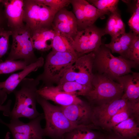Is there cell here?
<instances>
[{
  "label": "cell",
  "mask_w": 139,
  "mask_h": 139,
  "mask_svg": "<svg viewBox=\"0 0 139 139\" xmlns=\"http://www.w3.org/2000/svg\"><path fill=\"white\" fill-rule=\"evenodd\" d=\"M37 92L45 99L52 101L62 107L80 103L83 101L78 97L60 91L57 86H44L38 89Z\"/></svg>",
  "instance_id": "obj_14"
},
{
  "label": "cell",
  "mask_w": 139,
  "mask_h": 139,
  "mask_svg": "<svg viewBox=\"0 0 139 139\" xmlns=\"http://www.w3.org/2000/svg\"><path fill=\"white\" fill-rule=\"evenodd\" d=\"M135 139H139V137H138L137 138H136Z\"/></svg>",
  "instance_id": "obj_41"
},
{
  "label": "cell",
  "mask_w": 139,
  "mask_h": 139,
  "mask_svg": "<svg viewBox=\"0 0 139 139\" xmlns=\"http://www.w3.org/2000/svg\"><path fill=\"white\" fill-rule=\"evenodd\" d=\"M37 102L42 108L46 125L45 136L52 139H62L64 135L73 129L80 127H91L90 125L77 126L72 123L66 117L60 106H55L38 94Z\"/></svg>",
  "instance_id": "obj_2"
},
{
  "label": "cell",
  "mask_w": 139,
  "mask_h": 139,
  "mask_svg": "<svg viewBox=\"0 0 139 139\" xmlns=\"http://www.w3.org/2000/svg\"><path fill=\"white\" fill-rule=\"evenodd\" d=\"M57 86L60 91L78 97L79 96H85L90 88L75 81L60 83Z\"/></svg>",
  "instance_id": "obj_23"
},
{
  "label": "cell",
  "mask_w": 139,
  "mask_h": 139,
  "mask_svg": "<svg viewBox=\"0 0 139 139\" xmlns=\"http://www.w3.org/2000/svg\"><path fill=\"white\" fill-rule=\"evenodd\" d=\"M12 103L11 100H8L5 105L0 104V111L3 112V115L5 116L9 117L11 112V106Z\"/></svg>",
  "instance_id": "obj_36"
},
{
  "label": "cell",
  "mask_w": 139,
  "mask_h": 139,
  "mask_svg": "<svg viewBox=\"0 0 139 139\" xmlns=\"http://www.w3.org/2000/svg\"><path fill=\"white\" fill-rule=\"evenodd\" d=\"M80 56L70 53L52 50L46 56L43 72L36 78L39 81H42L45 86L51 85L53 82L58 83Z\"/></svg>",
  "instance_id": "obj_4"
},
{
  "label": "cell",
  "mask_w": 139,
  "mask_h": 139,
  "mask_svg": "<svg viewBox=\"0 0 139 139\" xmlns=\"http://www.w3.org/2000/svg\"><path fill=\"white\" fill-rule=\"evenodd\" d=\"M89 127L75 128L65 134L62 139H98V136Z\"/></svg>",
  "instance_id": "obj_24"
},
{
  "label": "cell",
  "mask_w": 139,
  "mask_h": 139,
  "mask_svg": "<svg viewBox=\"0 0 139 139\" xmlns=\"http://www.w3.org/2000/svg\"><path fill=\"white\" fill-rule=\"evenodd\" d=\"M70 4L77 21L78 31L84 29L86 27L81 0H71Z\"/></svg>",
  "instance_id": "obj_27"
},
{
  "label": "cell",
  "mask_w": 139,
  "mask_h": 139,
  "mask_svg": "<svg viewBox=\"0 0 139 139\" xmlns=\"http://www.w3.org/2000/svg\"><path fill=\"white\" fill-rule=\"evenodd\" d=\"M104 30L111 39L117 38L125 33V25L118 11L110 13Z\"/></svg>",
  "instance_id": "obj_19"
},
{
  "label": "cell",
  "mask_w": 139,
  "mask_h": 139,
  "mask_svg": "<svg viewBox=\"0 0 139 139\" xmlns=\"http://www.w3.org/2000/svg\"><path fill=\"white\" fill-rule=\"evenodd\" d=\"M128 100L121 98L92 107L91 121L95 126L105 128L111 117L125 106Z\"/></svg>",
  "instance_id": "obj_12"
},
{
  "label": "cell",
  "mask_w": 139,
  "mask_h": 139,
  "mask_svg": "<svg viewBox=\"0 0 139 139\" xmlns=\"http://www.w3.org/2000/svg\"><path fill=\"white\" fill-rule=\"evenodd\" d=\"M124 93L122 85L106 75L94 74L91 86L85 96L91 103L98 105L121 98Z\"/></svg>",
  "instance_id": "obj_5"
},
{
  "label": "cell",
  "mask_w": 139,
  "mask_h": 139,
  "mask_svg": "<svg viewBox=\"0 0 139 139\" xmlns=\"http://www.w3.org/2000/svg\"><path fill=\"white\" fill-rule=\"evenodd\" d=\"M24 2L23 22L31 31L52 28L54 18L58 11L36 0H24Z\"/></svg>",
  "instance_id": "obj_6"
},
{
  "label": "cell",
  "mask_w": 139,
  "mask_h": 139,
  "mask_svg": "<svg viewBox=\"0 0 139 139\" xmlns=\"http://www.w3.org/2000/svg\"><path fill=\"white\" fill-rule=\"evenodd\" d=\"M85 18L86 28L94 24L99 18H103L105 15L110 13L100 11L87 1L81 0Z\"/></svg>",
  "instance_id": "obj_22"
},
{
  "label": "cell",
  "mask_w": 139,
  "mask_h": 139,
  "mask_svg": "<svg viewBox=\"0 0 139 139\" xmlns=\"http://www.w3.org/2000/svg\"><path fill=\"white\" fill-rule=\"evenodd\" d=\"M123 86V94L122 98L128 100L139 99V73L133 72L116 78L115 80Z\"/></svg>",
  "instance_id": "obj_17"
},
{
  "label": "cell",
  "mask_w": 139,
  "mask_h": 139,
  "mask_svg": "<svg viewBox=\"0 0 139 139\" xmlns=\"http://www.w3.org/2000/svg\"><path fill=\"white\" fill-rule=\"evenodd\" d=\"M105 34L104 29L94 24L78 31L73 38L75 51L80 56L96 51L102 44L101 38Z\"/></svg>",
  "instance_id": "obj_10"
},
{
  "label": "cell",
  "mask_w": 139,
  "mask_h": 139,
  "mask_svg": "<svg viewBox=\"0 0 139 139\" xmlns=\"http://www.w3.org/2000/svg\"><path fill=\"white\" fill-rule=\"evenodd\" d=\"M31 31V40L34 49L45 51L51 48L56 31L52 27Z\"/></svg>",
  "instance_id": "obj_18"
},
{
  "label": "cell",
  "mask_w": 139,
  "mask_h": 139,
  "mask_svg": "<svg viewBox=\"0 0 139 139\" xmlns=\"http://www.w3.org/2000/svg\"><path fill=\"white\" fill-rule=\"evenodd\" d=\"M44 62V58L41 57L36 62L27 65L21 71L12 74L5 81L0 82V104L2 105L6 100L8 95L13 92L23 79L42 67Z\"/></svg>",
  "instance_id": "obj_11"
},
{
  "label": "cell",
  "mask_w": 139,
  "mask_h": 139,
  "mask_svg": "<svg viewBox=\"0 0 139 139\" xmlns=\"http://www.w3.org/2000/svg\"><path fill=\"white\" fill-rule=\"evenodd\" d=\"M105 46L109 48L112 53H117L121 55V50L119 41V37L115 39H111L110 42Z\"/></svg>",
  "instance_id": "obj_34"
},
{
  "label": "cell",
  "mask_w": 139,
  "mask_h": 139,
  "mask_svg": "<svg viewBox=\"0 0 139 139\" xmlns=\"http://www.w3.org/2000/svg\"><path fill=\"white\" fill-rule=\"evenodd\" d=\"M95 55L93 52L80 56L66 72L59 83L75 81L90 88Z\"/></svg>",
  "instance_id": "obj_8"
},
{
  "label": "cell",
  "mask_w": 139,
  "mask_h": 139,
  "mask_svg": "<svg viewBox=\"0 0 139 139\" xmlns=\"http://www.w3.org/2000/svg\"><path fill=\"white\" fill-rule=\"evenodd\" d=\"M40 3L58 11L65 8L70 4L71 0H36Z\"/></svg>",
  "instance_id": "obj_33"
},
{
  "label": "cell",
  "mask_w": 139,
  "mask_h": 139,
  "mask_svg": "<svg viewBox=\"0 0 139 139\" xmlns=\"http://www.w3.org/2000/svg\"><path fill=\"white\" fill-rule=\"evenodd\" d=\"M12 31L6 28H0V59L7 52L9 49V39Z\"/></svg>",
  "instance_id": "obj_29"
},
{
  "label": "cell",
  "mask_w": 139,
  "mask_h": 139,
  "mask_svg": "<svg viewBox=\"0 0 139 139\" xmlns=\"http://www.w3.org/2000/svg\"><path fill=\"white\" fill-rule=\"evenodd\" d=\"M126 58L135 62L138 65L139 63V37L136 35L128 50Z\"/></svg>",
  "instance_id": "obj_31"
},
{
  "label": "cell",
  "mask_w": 139,
  "mask_h": 139,
  "mask_svg": "<svg viewBox=\"0 0 139 139\" xmlns=\"http://www.w3.org/2000/svg\"><path fill=\"white\" fill-rule=\"evenodd\" d=\"M131 31L136 35L139 34V1L137 0L132 15L128 22Z\"/></svg>",
  "instance_id": "obj_32"
},
{
  "label": "cell",
  "mask_w": 139,
  "mask_h": 139,
  "mask_svg": "<svg viewBox=\"0 0 139 139\" xmlns=\"http://www.w3.org/2000/svg\"><path fill=\"white\" fill-rule=\"evenodd\" d=\"M39 81L36 78L26 77L19 84L20 89L13 91L15 102L9 117L11 119L24 117L31 120L41 114L36 108L37 87Z\"/></svg>",
  "instance_id": "obj_1"
},
{
  "label": "cell",
  "mask_w": 139,
  "mask_h": 139,
  "mask_svg": "<svg viewBox=\"0 0 139 139\" xmlns=\"http://www.w3.org/2000/svg\"><path fill=\"white\" fill-rule=\"evenodd\" d=\"M67 118L73 124L77 126L93 125L91 121L92 107L83 101L64 107L60 106Z\"/></svg>",
  "instance_id": "obj_13"
},
{
  "label": "cell",
  "mask_w": 139,
  "mask_h": 139,
  "mask_svg": "<svg viewBox=\"0 0 139 139\" xmlns=\"http://www.w3.org/2000/svg\"><path fill=\"white\" fill-rule=\"evenodd\" d=\"M136 35L131 31L129 32H125L119 37L121 50V56L126 59H127L126 55L128 50Z\"/></svg>",
  "instance_id": "obj_30"
},
{
  "label": "cell",
  "mask_w": 139,
  "mask_h": 139,
  "mask_svg": "<svg viewBox=\"0 0 139 139\" xmlns=\"http://www.w3.org/2000/svg\"><path fill=\"white\" fill-rule=\"evenodd\" d=\"M3 0H0V4L2 3Z\"/></svg>",
  "instance_id": "obj_40"
},
{
  "label": "cell",
  "mask_w": 139,
  "mask_h": 139,
  "mask_svg": "<svg viewBox=\"0 0 139 139\" xmlns=\"http://www.w3.org/2000/svg\"><path fill=\"white\" fill-rule=\"evenodd\" d=\"M56 31L52 45V50L77 54L73 48V38L66 34L57 31Z\"/></svg>",
  "instance_id": "obj_20"
},
{
  "label": "cell",
  "mask_w": 139,
  "mask_h": 139,
  "mask_svg": "<svg viewBox=\"0 0 139 139\" xmlns=\"http://www.w3.org/2000/svg\"><path fill=\"white\" fill-rule=\"evenodd\" d=\"M10 133L9 132H7L5 137V139H10Z\"/></svg>",
  "instance_id": "obj_38"
},
{
  "label": "cell",
  "mask_w": 139,
  "mask_h": 139,
  "mask_svg": "<svg viewBox=\"0 0 139 139\" xmlns=\"http://www.w3.org/2000/svg\"><path fill=\"white\" fill-rule=\"evenodd\" d=\"M7 26V21L4 8L2 3L0 4V28H5Z\"/></svg>",
  "instance_id": "obj_35"
},
{
  "label": "cell",
  "mask_w": 139,
  "mask_h": 139,
  "mask_svg": "<svg viewBox=\"0 0 139 139\" xmlns=\"http://www.w3.org/2000/svg\"><path fill=\"white\" fill-rule=\"evenodd\" d=\"M11 30L12 42L6 59L22 60L28 65L36 62L38 58L34 53L31 31L29 27L25 24L21 27Z\"/></svg>",
  "instance_id": "obj_7"
},
{
  "label": "cell",
  "mask_w": 139,
  "mask_h": 139,
  "mask_svg": "<svg viewBox=\"0 0 139 139\" xmlns=\"http://www.w3.org/2000/svg\"><path fill=\"white\" fill-rule=\"evenodd\" d=\"M93 67L99 73L105 74L114 80L118 77L132 73V68L138 65L135 62L121 56L116 57L102 44L95 51Z\"/></svg>",
  "instance_id": "obj_3"
},
{
  "label": "cell",
  "mask_w": 139,
  "mask_h": 139,
  "mask_svg": "<svg viewBox=\"0 0 139 139\" xmlns=\"http://www.w3.org/2000/svg\"><path fill=\"white\" fill-rule=\"evenodd\" d=\"M98 139H106L103 137H100Z\"/></svg>",
  "instance_id": "obj_39"
},
{
  "label": "cell",
  "mask_w": 139,
  "mask_h": 139,
  "mask_svg": "<svg viewBox=\"0 0 139 139\" xmlns=\"http://www.w3.org/2000/svg\"><path fill=\"white\" fill-rule=\"evenodd\" d=\"M52 27L55 30L66 34L73 38L78 31L77 22L74 14L65 8L56 14Z\"/></svg>",
  "instance_id": "obj_15"
},
{
  "label": "cell",
  "mask_w": 139,
  "mask_h": 139,
  "mask_svg": "<svg viewBox=\"0 0 139 139\" xmlns=\"http://www.w3.org/2000/svg\"><path fill=\"white\" fill-rule=\"evenodd\" d=\"M7 27L12 30L23 26V0H3Z\"/></svg>",
  "instance_id": "obj_16"
},
{
  "label": "cell",
  "mask_w": 139,
  "mask_h": 139,
  "mask_svg": "<svg viewBox=\"0 0 139 139\" xmlns=\"http://www.w3.org/2000/svg\"><path fill=\"white\" fill-rule=\"evenodd\" d=\"M108 139H130L129 138H126L122 137L120 136H118L111 137Z\"/></svg>",
  "instance_id": "obj_37"
},
{
  "label": "cell",
  "mask_w": 139,
  "mask_h": 139,
  "mask_svg": "<svg viewBox=\"0 0 139 139\" xmlns=\"http://www.w3.org/2000/svg\"><path fill=\"white\" fill-rule=\"evenodd\" d=\"M28 65L22 60H8L3 61L0 59V74L13 73L24 69Z\"/></svg>",
  "instance_id": "obj_25"
},
{
  "label": "cell",
  "mask_w": 139,
  "mask_h": 139,
  "mask_svg": "<svg viewBox=\"0 0 139 139\" xmlns=\"http://www.w3.org/2000/svg\"><path fill=\"white\" fill-rule=\"evenodd\" d=\"M112 129L118 136L129 139L136 136L139 133L137 124L132 117L119 123Z\"/></svg>",
  "instance_id": "obj_21"
},
{
  "label": "cell",
  "mask_w": 139,
  "mask_h": 139,
  "mask_svg": "<svg viewBox=\"0 0 139 139\" xmlns=\"http://www.w3.org/2000/svg\"><path fill=\"white\" fill-rule=\"evenodd\" d=\"M131 115L127 104L111 117L107 124L106 128L112 129L119 123L131 117Z\"/></svg>",
  "instance_id": "obj_28"
},
{
  "label": "cell",
  "mask_w": 139,
  "mask_h": 139,
  "mask_svg": "<svg viewBox=\"0 0 139 139\" xmlns=\"http://www.w3.org/2000/svg\"><path fill=\"white\" fill-rule=\"evenodd\" d=\"M91 3L98 10L112 13L117 11V6L118 0H89L87 1Z\"/></svg>",
  "instance_id": "obj_26"
},
{
  "label": "cell",
  "mask_w": 139,
  "mask_h": 139,
  "mask_svg": "<svg viewBox=\"0 0 139 139\" xmlns=\"http://www.w3.org/2000/svg\"><path fill=\"white\" fill-rule=\"evenodd\" d=\"M44 119L42 113L27 123L19 119H11L9 123H6L0 118V123L8 128L13 139H43L44 129L41 127V122Z\"/></svg>",
  "instance_id": "obj_9"
}]
</instances>
